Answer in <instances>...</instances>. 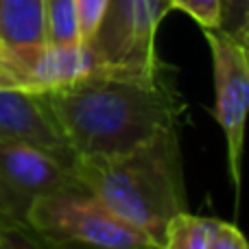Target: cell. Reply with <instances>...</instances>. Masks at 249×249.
Returning <instances> with one entry per match:
<instances>
[{
  "label": "cell",
  "instance_id": "cell-5",
  "mask_svg": "<svg viewBox=\"0 0 249 249\" xmlns=\"http://www.w3.org/2000/svg\"><path fill=\"white\" fill-rule=\"evenodd\" d=\"M171 0H107L90 46L103 68L153 72L162 68L155 35L171 11Z\"/></svg>",
  "mask_w": 249,
  "mask_h": 249
},
{
  "label": "cell",
  "instance_id": "cell-11",
  "mask_svg": "<svg viewBox=\"0 0 249 249\" xmlns=\"http://www.w3.org/2000/svg\"><path fill=\"white\" fill-rule=\"evenodd\" d=\"M44 16H46V42L51 44L81 42L77 2L74 0H44Z\"/></svg>",
  "mask_w": 249,
  "mask_h": 249
},
{
  "label": "cell",
  "instance_id": "cell-6",
  "mask_svg": "<svg viewBox=\"0 0 249 249\" xmlns=\"http://www.w3.org/2000/svg\"><path fill=\"white\" fill-rule=\"evenodd\" d=\"M210 46L212 72L216 92V121L228 142V166L234 188H241V160L245 140V121L249 105V57L247 42L223 29H203Z\"/></svg>",
  "mask_w": 249,
  "mask_h": 249
},
{
  "label": "cell",
  "instance_id": "cell-15",
  "mask_svg": "<svg viewBox=\"0 0 249 249\" xmlns=\"http://www.w3.org/2000/svg\"><path fill=\"white\" fill-rule=\"evenodd\" d=\"M0 88H13L11 86V79H9L7 68H4V64H2V59H0Z\"/></svg>",
  "mask_w": 249,
  "mask_h": 249
},
{
  "label": "cell",
  "instance_id": "cell-14",
  "mask_svg": "<svg viewBox=\"0 0 249 249\" xmlns=\"http://www.w3.org/2000/svg\"><path fill=\"white\" fill-rule=\"evenodd\" d=\"M77 2V16H79V31H81V42H90L96 33L101 18L105 13L107 0H74Z\"/></svg>",
  "mask_w": 249,
  "mask_h": 249
},
{
  "label": "cell",
  "instance_id": "cell-1",
  "mask_svg": "<svg viewBox=\"0 0 249 249\" xmlns=\"http://www.w3.org/2000/svg\"><path fill=\"white\" fill-rule=\"evenodd\" d=\"M153 72L109 70L42 92L74 155H121L177 129L184 101Z\"/></svg>",
  "mask_w": 249,
  "mask_h": 249
},
{
  "label": "cell",
  "instance_id": "cell-2",
  "mask_svg": "<svg viewBox=\"0 0 249 249\" xmlns=\"http://www.w3.org/2000/svg\"><path fill=\"white\" fill-rule=\"evenodd\" d=\"M72 171L88 193L144 232L158 249L164 245L166 223L188 210L177 129L121 155H79Z\"/></svg>",
  "mask_w": 249,
  "mask_h": 249
},
{
  "label": "cell",
  "instance_id": "cell-13",
  "mask_svg": "<svg viewBox=\"0 0 249 249\" xmlns=\"http://www.w3.org/2000/svg\"><path fill=\"white\" fill-rule=\"evenodd\" d=\"M223 18L219 29L247 42L249 37V0H221Z\"/></svg>",
  "mask_w": 249,
  "mask_h": 249
},
{
  "label": "cell",
  "instance_id": "cell-3",
  "mask_svg": "<svg viewBox=\"0 0 249 249\" xmlns=\"http://www.w3.org/2000/svg\"><path fill=\"white\" fill-rule=\"evenodd\" d=\"M29 228L42 245H92L105 249H158L144 232L118 219L83 186L37 197L29 208Z\"/></svg>",
  "mask_w": 249,
  "mask_h": 249
},
{
  "label": "cell",
  "instance_id": "cell-10",
  "mask_svg": "<svg viewBox=\"0 0 249 249\" xmlns=\"http://www.w3.org/2000/svg\"><path fill=\"white\" fill-rule=\"evenodd\" d=\"M46 42L44 0H0L2 48L35 46Z\"/></svg>",
  "mask_w": 249,
  "mask_h": 249
},
{
  "label": "cell",
  "instance_id": "cell-4",
  "mask_svg": "<svg viewBox=\"0 0 249 249\" xmlns=\"http://www.w3.org/2000/svg\"><path fill=\"white\" fill-rule=\"evenodd\" d=\"M79 186L83 184L72 166L29 144L0 138V249L42 245L26 221L31 203L42 195Z\"/></svg>",
  "mask_w": 249,
  "mask_h": 249
},
{
  "label": "cell",
  "instance_id": "cell-9",
  "mask_svg": "<svg viewBox=\"0 0 249 249\" xmlns=\"http://www.w3.org/2000/svg\"><path fill=\"white\" fill-rule=\"evenodd\" d=\"M162 249H247V238L228 221L181 210L166 223Z\"/></svg>",
  "mask_w": 249,
  "mask_h": 249
},
{
  "label": "cell",
  "instance_id": "cell-12",
  "mask_svg": "<svg viewBox=\"0 0 249 249\" xmlns=\"http://www.w3.org/2000/svg\"><path fill=\"white\" fill-rule=\"evenodd\" d=\"M173 9H179L190 16L201 29H219L223 18L221 0H171Z\"/></svg>",
  "mask_w": 249,
  "mask_h": 249
},
{
  "label": "cell",
  "instance_id": "cell-8",
  "mask_svg": "<svg viewBox=\"0 0 249 249\" xmlns=\"http://www.w3.org/2000/svg\"><path fill=\"white\" fill-rule=\"evenodd\" d=\"M0 138L39 149L68 166L77 160L42 92L0 88Z\"/></svg>",
  "mask_w": 249,
  "mask_h": 249
},
{
  "label": "cell",
  "instance_id": "cell-7",
  "mask_svg": "<svg viewBox=\"0 0 249 249\" xmlns=\"http://www.w3.org/2000/svg\"><path fill=\"white\" fill-rule=\"evenodd\" d=\"M13 88L31 92H51L101 72L103 64L94 48L77 44H35V46L2 48L0 53Z\"/></svg>",
  "mask_w": 249,
  "mask_h": 249
},
{
  "label": "cell",
  "instance_id": "cell-16",
  "mask_svg": "<svg viewBox=\"0 0 249 249\" xmlns=\"http://www.w3.org/2000/svg\"><path fill=\"white\" fill-rule=\"evenodd\" d=\"M0 53H2V44H0Z\"/></svg>",
  "mask_w": 249,
  "mask_h": 249
}]
</instances>
